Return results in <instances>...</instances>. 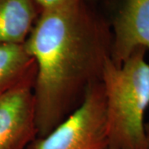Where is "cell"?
Here are the masks:
<instances>
[{"label":"cell","instance_id":"cell-2","mask_svg":"<svg viewBox=\"0 0 149 149\" xmlns=\"http://www.w3.org/2000/svg\"><path fill=\"white\" fill-rule=\"evenodd\" d=\"M147 50L134 51L121 65L109 59L102 83L106 100L108 149H149L144 116L149 107Z\"/></svg>","mask_w":149,"mask_h":149},{"label":"cell","instance_id":"cell-6","mask_svg":"<svg viewBox=\"0 0 149 149\" xmlns=\"http://www.w3.org/2000/svg\"><path fill=\"white\" fill-rule=\"evenodd\" d=\"M40 13L32 0H0V43H24Z\"/></svg>","mask_w":149,"mask_h":149},{"label":"cell","instance_id":"cell-5","mask_svg":"<svg viewBox=\"0 0 149 149\" xmlns=\"http://www.w3.org/2000/svg\"><path fill=\"white\" fill-rule=\"evenodd\" d=\"M109 22L113 64L121 65L139 48L149 50V0H118Z\"/></svg>","mask_w":149,"mask_h":149},{"label":"cell","instance_id":"cell-8","mask_svg":"<svg viewBox=\"0 0 149 149\" xmlns=\"http://www.w3.org/2000/svg\"><path fill=\"white\" fill-rule=\"evenodd\" d=\"M40 11L49 10L69 3L74 0H32Z\"/></svg>","mask_w":149,"mask_h":149},{"label":"cell","instance_id":"cell-4","mask_svg":"<svg viewBox=\"0 0 149 149\" xmlns=\"http://www.w3.org/2000/svg\"><path fill=\"white\" fill-rule=\"evenodd\" d=\"M35 80H25L0 95V149H25L37 138Z\"/></svg>","mask_w":149,"mask_h":149},{"label":"cell","instance_id":"cell-1","mask_svg":"<svg viewBox=\"0 0 149 149\" xmlns=\"http://www.w3.org/2000/svg\"><path fill=\"white\" fill-rule=\"evenodd\" d=\"M113 42L111 25L86 0L42 11L24 46L37 64L33 92L37 138L80 106L101 81Z\"/></svg>","mask_w":149,"mask_h":149},{"label":"cell","instance_id":"cell-9","mask_svg":"<svg viewBox=\"0 0 149 149\" xmlns=\"http://www.w3.org/2000/svg\"><path fill=\"white\" fill-rule=\"evenodd\" d=\"M145 130H146V134H147V139L149 144V123H145Z\"/></svg>","mask_w":149,"mask_h":149},{"label":"cell","instance_id":"cell-7","mask_svg":"<svg viewBox=\"0 0 149 149\" xmlns=\"http://www.w3.org/2000/svg\"><path fill=\"white\" fill-rule=\"evenodd\" d=\"M36 76V61L24 43H0V95Z\"/></svg>","mask_w":149,"mask_h":149},{"label":"cell","instance_id":"cell-3","mask_svg":"<svg viewBox=\"0 0 149 149\" xmlns=\"http://www.w3.org/2000/svg\"><path fill=\"white\" fill-rule=\"evenodd\" d=\"M25 149H108L106 100L104 85H92L85 100L47 135Z\"/></svg>","mask_w":149,"mask_h":149}]
</instances>
